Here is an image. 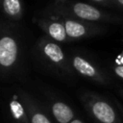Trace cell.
<instances>
[{
	"mask_svg": "<svg viewBox=\"0 0 123 123\" xmlns=\"http://www.w3.org/2000/svg\"><path fill=\"white\" fill-rule=\"evenodd\" d=\"M38 25L44 31V33L54 41L65 42L71 40L66 34V30L62 19L61 20L42 19L38 21Z\"/></svg>",
	"mask_w": 123,
	"mask_h": 123,
	"instance_id": "7",
	"label": "cell"
},
{
	"mask_svg": "<svg viewBox=\"0 0 123 123\" xmlns=\"http://www.w3.org/2000/svg\"><path fill=\"white\" fill-rule=\"evenodd\" d=\"M71 12L74 16L84 21H107L111 19L109 14L103 12L94 6L82 2L74 3L71 7Z\"/></svg>",
	"mask_w": 123,
	"mask_h": 123,
	"instance_id": "6",
	"label": "cell"
},
{
	"mask_svg": "<svg viewBox=\"0 0 123 123\" xmlns=\"http://www.w3.org/2000/svg\"><path fill=\"white\" fill-rule=\"evenodd\" d=\"M51 111L58 123H70L74 119V112L72 109L62 101L53 102Z\"/></svg>",
	"mask_w": 123,
	"mask_h": 123,
	"instance_id": "9",
	"label": "cell"
},
{
	"mask_svg": "<svg viewBox=\"0 0 123 123\" xmlns=\"http://www.w3.org/2000/svg\"><path fill=\"white\" fill-rule=\"evenodd\" d=\"M19 97L26 108L31 123H52L30 94L23 90H19Z\"/></svg>",
	"mask_w": 123,
	"mask_h": 123,
	"instance_id": "8",
	"label": "cell"
},
{
	"mask_svg": "<svg viewBox=\"0 0 123 123\" xmlns=\"http://www.w3.org/2000/svg\"><path fill=\"white\" fill-rule=\"evenodd\" d=\"M114 1H115V3H117L118 5L123 7V0H114Z\"/></svg>",
	"mask_w": 123,
	"mask_h": 123,
	"instance_id": "14",
	"label": "cell"
},
{
	"mask_svg": "<svg viewBox=\"0 0 123 123\" xmlns=\"http://www.w3.org/2000/svg\"><path fill=\"white\" fill-rule=\"evenodd\" d=\"M81 98L98 123H122L113 106L101 96L91 92H85Z\"/></svg>",
	"mask_w": 123,
	"mask_h": 123,
	"instance_id": "1",
	"label": "cell"
},
{
	"mask_svg": "<svg viewBox=\"0 0 123 123\" xmlns=\"http://www.w3.org/2000/svg\"><path fill=\"white\" fill-rule=\"evenodd\" d=\"M19 47L18 42L13 35L9 31L6 33L2 29V37L0 38V65L2 73L10 72L18 60Z\"/></svg>",
	"mask_w": 123,
	"mask_h": 123,
	"instance_id": "3",
	"label": "cell"
},
{
	"mask_svg": "<svg viewBox=\"0 0 123 123\" xmlns=\"http://www.w3.org/2000/svg\"><path fill=\"white\" fill-rule=\"evenodd\" d=\"M71 66L80 75L89 80L103 85L109 84V78L101 71V69L82 56L74 55L71 60Z\"/></svg>",
	"mask_w": 123,
	"mask_h": 123,
	"instance_id": "4",
	"label": "cell"
},
{
	"mask_svg": "<svg viewBox=\"0 0 123 123\" xmlns=\"http://www.w3.org/2000/svg\"><path fill=\"white\" fill-rule=\"evenodd\" d=\"M113 72L116 76L123 80V65H115L113 66Z\"/></svg>",
	"mask_w": 123,
	"mask_h": 123,
	"instance_id": "12",
	"label": "cell"
},
{
	"mask_svg": "<svg viewBox=\"0 0 123 123\" xmlns=\"http://www.w3.org/2000/svg\"><path fill=\"white\" fill-rule=\"evenodd\" d=\"M91 1H94V2H97V3H104L107 0H91Z\"/></svg>",
	"mask_w": 123,
	"mask_h": 123,
	"instance_id": "15",
	"label": "cell"
},
{
	"mask_svg": "<svg viewBox=\"0 0 123 123\" xmlns=\"http://www.w3.org/2000/svg\"><path fill=\"white\" fill-rule=\"evenodd\" d=\"M70 123H84V122H83L82 120H80V119H78V118H77V119H73Z\"/></svg>",
	"mask_w": 123,
	"mask_h": 123,
	"instance_id": "13",
	"label": "cell"
},
{
	"mask_svg": "<svg viewBox=\"0 0 123 123\" xmlns=\"http://www.w3.org/2000/svg\"><path fill=\"white\" fill-rule=\"evenodd\" d=\"M38 52L40 57L49 65L55 66L57 69L64 71L67 74H71L72 70L62 49L54 40L48 37H42L38 41Z\"/></svg>",
	"mask_w": 123,
	"mask_h": 123,
	"instance_id": "2",
	"label": "cell"
},
{
	"mask_svg": "<svg viewBox=\"0 0 123 123\" xmlns=\"http://www.w3.org/2000/svg\"><path fill=\"white\" fill-rule=\"evenodd\" d=\"M4 13L12 20H19L23 15L22 0H1Z\"/></svg>",
	"mask_w": 123,
	"mask_h": 123,
	"instance_id": "11",
	"label": "cell"
},
{
	"mask_svg": "<svg viewBox=\"0 0 123 123\" xmlns=\"http://www.w3.org/2000/svg\"><path fill=\"white\" fill-rule=\"evenodd\" d=\"M62 20L64 24L66 34L70 39H78L93 36L100 33L102 30V26L90 24L84 20H77L71 17H66Z\"/></svg>",
	"mask_w": 123,
	"mask_h": 123,
	"instance_id": "5",
	"label": "cell"
},
{
	"mask_svg": "<svg viewBox=\"0 0 123 123\" xmlns=\"http://www.w3.org/2000/svg\"><path fill=\"white\" fill-rule=\"evenodd\" d=\"M121 93H122V94H123V91H122V92H121Z\"/></svg>",
	"mask_w": 123,
	"mask_h": 123,
	"instance_id": "16",
	"label": "cell"
},
{
	"mask_svg": "<svg viewBox=\"0 0 123 123\" xmlns=\"http://www.w3.org/2000/svg\"><path fill=\"white\" fill-rule=\"evenodd\" d=\"M9 108H10V113L12 119L16 123H31L26 108L23 102L18 100L17 95L12 96V100L10 101Z\"/></svg>",
	"mask_w": 123,
	"mask_h": 123,
	"instance_id": "10",
	"label": "cell"
}]
</instances>
